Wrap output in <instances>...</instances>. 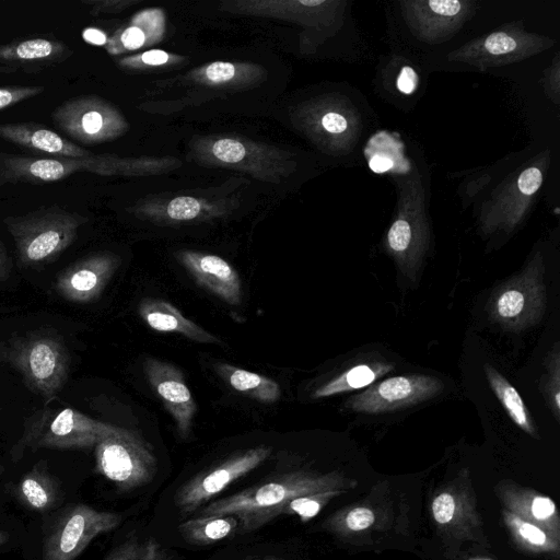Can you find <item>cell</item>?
I'll list each match as a JSON object with an SVG mask.
<instances>
[{
  "label": "cell",
  "mask_w": 560,
  "mask_h": 560,
  "mask_svg": "<svg viewBox=\"0 0 560 560\" xmlns=\"http://www.w3.org/2000/svg\"><path fill=\"white\" fill-rule=\"evenodd\" d=\"M355 486L354 479L338 471L293 470L205 504L194 516L232 515L238 521L237 533L246 534L281 515L283 506L298 497L332 490L348 491Z\"/></svg>",
  "instance_id": "1"
},
{
  "label": "cell",
  "mask_w": 560,
  "mask_h": 560,
  "mask_svg": "<svg viewBox=\"0 0 560 560\" xmlns=\"http://www.w3.org/2000/svg\"><path fill=\"white\" fill-rule=\"evenodd\" d=\"M0 363L19 372L27 389L45 405L57 398L70 372L65 340L52 331H30L1 342Z\"/></svg>",
  "instance_id": "2"
},
{
  "label": "cell",
  "mask_w": 560,
  "mask_h": 560,
  "mask_svg": "<svg viewBox=\"0 0 560 560\" xmlns=\"http://www.w3.org/2000/svg\"><path fill=\"white\" fill-rule=\"evenodd\" d=\"M85 221L84 217L57 205L3 219L13 238L21 268H35L55 261L72 245Z\"/></svg>",
  "instance_id": "3"
},
{
  "label": "cell",
  "mask_w": 560,
  "mask_h": 560,
  "mask_svg": "<svg viewBox=\"0 0 560 560\" xmlns=\"http://www.w3.org/2000/svg\"><path fill=\"white\" fill-rule=\"evenodd\" d=\"M120 429L70 407L45 406L25 419L22 434L11 448V459L16 463L27 451L42 448L89 450Z\"/></svg>",
  "instance_id": "4"
},
{
  "label": "cell",
  "mask_w": 560,
  "mask_h": 560,
  "mask_svg": "<svg viewBox=\"0 0 560 560\" xmlns=\"http://www.w3.org/2000/svg\"><path fill=\"white\" fill-rule=\"evenodd\" d=\"M121 518L83 503L66 506L44 534L40 560H75L96 537L118 527Z\"/></svg>",
  "instance_id": "5"
},
{
  "label": "cell",
  "mask_w": 560,
  "mask_h": 560,
  "mask_svg": "<svg viewBox=\"0 0 560 560\" xmlns=\"http://www.w3.org/2000/svg\"><path fill=\"white\" fill-rule=\"evenodd\" d=\"M95 470L119 491H130L152 481L158 460L152 447L133 431L120 429L94 446Z\"/></svg>",
  "instance_id": "6"
},
{
  "label": "cell",
  "mask_w": 560,
  "mask_h": 560,
  "mask_svg": "<svg viewBox=\"0 0 560 560\" xmlns=\"http://www.w3.org/2000/svg\"><path fill=\"white\" fill-rule=\"evenodd\" d=\"M546 307L544 270L536 265L500 285L489 299L492 320L509 330H521L537 323Z\"/></svg>",
  "instance_id": "7"
},
{
  "label": "cell",
  "mask_w": 560,
  "mask_h": 560,
  "mask_svg": "<svg viewBox=\"0 0 560 560\" xmlns=\"http://www.w3.org/2000/svg\"><path fill=\"white\" fill-rule=\"evenodd\" d=\"M271 447L259 445L240 451L201 471L178 488L174 503L182 515L194 514L228 486L260 466Z\"/></svg>",
  "instance_id": "8"
},
{
  "label": "cell",
  "mask_w": 560,
  "mask_h": 560,
  "mask_svg": "<svg viewBox=\"0 0 560 560\" xmlns=\"http://www.w3.org/2000/svg\"><path fill=\"white\" fill-rule=\"evenodd\" d=\"M438 532L456 541L474 540L487 546L482 521L476 509V497L468 474L441 488L430 505Z\"/></svg>",
  "instance_id": "9"
},
{
  "label": "cell",
  "mask_w": 560,
  "mask_h": 560,
  "mask_svg": "<svg viewBox=\"0 0 560 560\" xmlns=\"http://www.w3.org/2000/svg\"><path fill=\"white\" fill-rule=\"evenodd\" d=\"M441 380L423 374H407L383 380L353 396L346 407L360 413H383L411 407L443 392Z\"/></svg>",
  "instance_id": "10"
},
{
  "label": "cell",
  "mask_w": 560,
  "mask_h": 560,
  "mask_svg": "<svg viewBox=\"0 0 560 560\" xmlns=\"http://www.w3.org/2000/svg\"><path fill=\"white\" fill-rule=\"evenodd\" d=\"M118 266V257L112 254L90 255L57 275L55 291L68 302L91 303L100 298Z\"/></svg>",
  "instance_id": "11"
},
{
  "label": "cell",
  "mask_w": 560,
  "mask_h": 560,
  "mask_svg": "<svg viewBox=\"0 0 560 560\" xmlns=\"http://www.w3.org/2000/svg\"><path fill=\"white\" fill-rule=\"evenodd\" d=\"M143 370L150 386L173 417L178 435L188 438L197 405L182 371L172 363L155 358H147Z\"/></svg>",
  "instance_id": "12"
},
{
  "label": "cell",
  "mask_w": 560,
  "mask_h": 560,
  "mask_svg": "<svg viewBox=\"0 0 560 560\" xmlns=\"http://www.w3.org/2000/svg\"><path fill=\"white\" fill-rule=\"evenodd\" d=\"M92 158H35L0 152V185L25 183L42 185L96 168Z\"/></svg>",
  "instance_id": "13"
},
{
  "label": "cell",
  "mask_w": 560,
  "mask_h": 560,
  "mask_svg": "<svg viewBox=\"0 0 560 560\" xmlns=\"http://www.w3.org/2000/svg\"><path fill=\"white\" fill-rule=\"evenodd\" d=\"M55 126L73 140L91 143L109 133L110 112L92 96H77L58 105L51 113Z\"/></svg>",
  "instance_id": "14"
},
{
  "label": "cell",
  "mask_w": 560,
  "mask_h": 560,
  "mask_svg": "<svg viewBox=\"0 0 560 560\" xmlns=\"http://www.w3.org/2000/svg\"><path fill=\"white\" fill-rule=\"evenodd\" d=\"M178 260L196 283L230 305L242 302V283L236 270L215 255L183 252Z\"/></svg>",
  "instance_id": "15"
},
{
  "label": "cell",
  "mask_w": 560,
  "mask_h": 560,
  "mask_svg": "<svg viewBox=\"0 0 560 560\" xmlns=\"http://www.w3.org/2000/svg\"><path fill=\"white\" fill-rule=\"evenodd\" d=\"M494 493L505 510L560 540V515L551 498L511 480L500 481Z\"/></svg>",
  "instance_id": "16"
},
{
  "label": "cell",
  "mask_w": 560,
  "mask_h": 560,
  "mask_svg": "<svg viewBox=\"0 0 560 560\" xmlns=\"http://www.w3.org/2000/svg\"><path fill=\"white\" fill-rule=\"evenodd\" d=\"M0 138L52 158L83 159L89 155L74 142L36 122L0 124Z\"/></svg>",
  "instance_id": "17"
},
{
  "label": "cell",
  "mask_w": 560,
  "mask_h": 560,
  "mask_svg": "<svg viewBox=\"0 0 560 560\" xmlns=\"http://www.w3.org/2000/svg\"><path fill=\"white\" fill-rule=\"evenodd\" d=\"M393 517L390 509L364 500L331 514L323 525L337 536L350 538L368 532H384L392 526Z\"/></svg>",
  "instance_id": "18"
},
{
  "label": "cell",
  "mask_w": 560,
  "mask_h": 560,
  "mask_svg": "<svg viewBox=\"0 0 560 560\" xmlns=\"http://www.w3.org/2000/svg\"><path fill=\"white\" fill-rule=\"evenodd\" d=\"M138 312L143 322L153 330L179 334L203 343H222L218 337L185 317L167 301L147 298L140 302Z\"/></svg>",
  "instance_id": "19"
},
{
  "label": "cell",
  "mask_w": 560,
  "mask_h": 560,
  "mask_svg": "<svg viewBox=\"0 0 560 560\" xmlns=\"http://www.w3.org/2000/svg\"><path fill=\"white\" fill-rule=\"evenodd\" d=\"M18 500L26 508L46 513L61 500L59 481L50 474L46 460H39L26 471L15 488Z\"/></svg>",
  "instance_id": "20"
},
{
  "label": "cell",
  "mask_w": 560,
  "mask_h": 560,
  "mask_svg": "<svg viewBox=\"0 0 560 560\" xmlns=\"http://www.w3.org/2000/svg\"><path fill=\"white\" fill-rule=\"evenodd\" d=\"M71 55L65 43L49 38H28L0 46V62L4 65H51Z\"/></svg>",
  "instance_id": "21"
},
{
  "label": "cell",
  "mask_w": 560,
  "mask_h": 560,
  "mask_svg": "<svg viewBox=\"0 0 560 560\" xmlns=\"http://www.w3.org/2000/svg\"><path fill=\"white\" fill-rule=\"evenodd\" d=\"M488 384L511 420L524 432L538 438L536 423L517 389L493 366L485 365Z\"/></svg>",
  "instance_id": "22"
},
{
  "label": "cell",
  "mask_w": 560,
  "mask_h": 560,
  "mask_svg": "<svg viewBox=\"0 0 560 560\" xmlns=\"http://www.w3.org/2000/svg\"><path fill=\"white\" fill-rule=\"evenodd\" d=\"M217 372L235 390L248 395L258 401L269 404L280 398L281 389L279 384L267 376L226 363L218 364Z\"/></svg>",
  "instance_id": "23"
},
{
  "label": "cell",
  "mask_w": 560,
  "mask_h": 560,
  "mask_svg": "<svg viewBox=\"0 0 560 560\" xmlns=\"http://www.w3.org/2000/svg\"><path fill=\"white\" fill-rule=\"evenodd\" d=\"M502 518L513 541L522 550L532 553L559 555L560 540L539 526L516 516L505 509L502 510Z\"/></svg>",
  "instance_id": "24"
},
{
  "label": "cell",
  "mask_w": 560,
  "mask_h": 560,
  "mask_svg": "<svg viewBox=\"0 0 560 560\" xmlns=\"http://www.w3.org/2000/svg\"><path fill=\"white\" fill-rule=\"evenodd\" d=\"M393 369L392 364L385 362L354 365L318 387L313 397L324 398L366 387Z\"/></svg>",
  "instance_id": "25"
},
{
  "label": "cell",
  "mask_w": 560,
  "mask_h": 560,
  "mask_svg": "<svg viewBox=\"0 0 560 560\" xmlns=\"http://www.w3.org/2000/svg\"><path fill=\"white\" fill-rule=\"evenodd\" d=\"M238 521L232 515L195 516L178 525L182 537L195 545H209L237 533Z\"/></svg>",
  "instance_id": "26"
},
{
  "label": "cell",
  "mask_w": 560,
  "mask_h": 560,
  "mask_svg": "<svg viewBox=\"0 0 560 560\" xmlns=\"http://www.w3.org/2000/svg\"><path fill=\"white\" fill-rule=\"evenodd\" d=\"M166 552L153 537H130L116 546L103 560H166Z\"/></svg>",
  "instance_id": "27"
},
{
  "label": "cell",
  "mask_w": 560,
  "mask_h": 560,
  "mask_svg": "<svg viewBox=\"0 0 560 560\" xmlns=\"http://www.w3.org/2000/svg\"><path fill=\"white\" fill-rule=\"evenodd\" d=\"M343 492L347 491L332 490L298 497L283 506L281 515H296L301 522H307L316 516L330 500Z\"/></svg>",
  "instance_id": "28"
},
{
  "label": "cell",
  "mask_w": 560,
  "mask_h": 560,
  "mask_svg": "<svg viewBox=\"0 0 560 560\" xmlns=\"http://www.w3.org/2000/svg\"><path fill=\"white\" fill-rule=\"evenodd\" d=\"M559 352L556 348V353L551 355V361L548 364V375L545 377V395L549 400L550 408L553 411L555 417L559 420Z\"/></svg>",
  "instance_id": "29"
},
{
  "label": "cell",
  "mask_w": 560,
  "mask_h": 560,
  "mask_svg": "<svg viewBox=\"0 0 560 560\" xmlns=\"http://www.w3.org/2000/svg\"><path fill=\"white\" fill-rule=\"evenodd\" d=\"M44 86L5 85L0 86V110L11 107L22 101L37 96L44 92Z\"/></svg>",
  "instance_id": "30"
},
{
  "label": "cell",
  "mask_w": 560,
  "mask_h": 560,
  "mask_svg": "<svg viewBox=\"0 0 560 560\" xmlns=\"http://www.w3.org/2000/svg\"><path fill=\"white\" fill-rule=\"evenodd\" d=\"M200 203L191 197H178L167 206V214L174 220H190L200 212Z\"/></svg>",
  "instance_id": "31"
},
{
  "label": "cell",
  "mask_w": 560,
  "mask_h": 560,
  "mask_svg": "<svg viewBox=\"0 0 560 560\" xmlns=\"http://www.w3.org/2000/svg\"><path fill=\"white\" fill-rule=\"evenodd\" d=\"M212 152L217 159L226 163L240 162L246 154L244 145L233 139L218 140L212 147Z\"/></svg>",
  "instance_id": "32"
},
{
  "label": "cell",
  "mask_w": 560,
  "mask_h": 560,
  "mask_svg": "<svg viewBox=\"0 0 560 560\" xmlns=\"http://www.w3.org/2000/svg\"><path fill=\"white\" fill-rule=\"evenodd\" d=\"M485 47L490 54L501 55L514 50L516 42L505 33H493L486 38Z\"/></svg>",
  "instance_id": "33"
},
{
  "label": "cell",
  "mask_w": 560,
  "mask_h": 560,
  "mask_svg": "<svg viewBox=\"0 0 560 560\" xmlns=\"http://www.w3.org/2000/svg\"><path fill=\"white\" fill-rule=\"evenodd\" d=\"M541 182V172L537 167H529L520 175L517 186L524 195H533L540 187Z\"/></svg>",
  "instance_id": "34"
},
{
  "label": "cell",
  "mask_w": 560,
  "mask_h": 560,
  "mask_svg": "<svg viewBox=\"0 0 560 560\" xmlns=\"http://www.w3.org/2000/svg\"><path fill=\"white\" fill-rule=\"evenodd\" d=\"M235 68L230 62H213L206 68V75L212 82H224L233 78Z\"/></svg>",
  "instance_id": "35"
},
{
  "label": "cell",
  "mask_w": 560,
  "mask_h": 560,
  "mask_svg": "<svg viewBox=\"0 0 560 560\" xmlns=\"http://www.w3.org/2000/svg\"><path fill=\"white\" fill-rule=\"evenodd\" d=\"M418 83V75L411 67H404L397 79V88L405 94H411Z\"/></svg>",
  "instance_id": "36"
},
{
  "label": "cell",
  "mask_w": 560,
  "mask_h": 560,
  "mask_svg": "<svg viewBox=\"0 0 560 560\" xmlns=\"http://www.w3.org/2000/svg\"><path fill=\"white\" fill-rule=\"evenodd\" d=\"M431 11L443 15V16H453L456 15L460 11L462 3L457 0H431L428 2Z\"/></svg>",
  "instance_id": "37"
},
{
  "label": "cell",
  "mask_w": 560,
  "mask_h": 560,
  "mask_svg": "<svg viewBox=\"0 0 560 560\" xmlns=\"http://www.w3.org/2000/svg\"><path fill=\"white\" fill-rule=\"evenodd\" d=\"M120 39L127 49H137L142 46L145 37L139 27L131 26L121 34Z\"/></svg>",
  "instance_id": "38"
},
{
  "label": "cell",
  "mask_w": 560,
  "mask_h": 560,
  "mask_svg": "<svg viewBox=\"0 0 560 560\" xmlns=\"http://www.w3.org/2000/svg\"><path fill=\"white\" fill-rule=\"evenodd\" d=\"M323 127L332 133H339L346 130L347 121L343 116L337 113H328L322 119Z\"/></svg>",
  "instance_id": "39"
},
{
  "label": "cell",
  "mask_w": 560,
  "mask_h": 560,
  "mask_svg": "<svg viewBox=\"0 0 560 560\" xmlns=\"http://www.w3.org/2000/svg\"><path fill=\"white\" fill-rule=\"evenodd\" d=\"M12 268V259L8 255L3 243L0 241V282H3L10 278Z\"/></svg>",
  "instance_id": "40"
},
{
  "label": "cell",
  "mask_w": 560,
  "mask_h": 560,
  "mask_svg": "<svg viewBox=\"0 0 560 560\" xmlns=\"http://www.w3.org/2000/svg\"><path fill=\"white\" fill-rule=\"evenodd\" d=\"M369 166L375 173H384L392 168L393 161L384 155H375L370 160Z\"/></svg>",
  "instance_id": "41"
},
{
  "label": "cell",
  "mask_w": 560,
  "mask_h": 560,
  "mask_svg": "<svg viewBox=\"0 0 560 560\" xmlns=\"http://www.w3.org/2000/svg\"><path fill=\"white\" fill-rule=\"evenodd\" d=\"M167 59V54L159 49L149 50L142 55V61L148 65H162L165 63Z\"/></svg>",
  "instance_id": "42"
},
{
  "label": "cell",
  "mask_w": 560,
  "mask_h": 560,
  "mask_svg": "<svg viewBox=\"0 0 560 560\" xmlns=\"http://www.w3.org/2000/svg\"><path fill=\"white\" fill-rule=\"evenodd\" d=\"M82 37L92 45H103L106 43V35L100 30L92 27L84 30Z\"/></svg>",
  "instance_id": "43"
},
{
  "label": "cell",
  "mask_w": 560,
  "mask_h": 560,
  "mask_svg": "<svg viewBox=\"0 0 560 560\" xmlns=\"http://www.w3.org/2000/svg\"><path fill=\"white\" fill-rule=\"evenodd\" d=\"M301 4L303 5H308V7H315V5H319L322 3H324V1H304V0H301L300 1Z\"/></svg>",
  "instance_id": "44"
},
{
  "label": "cell",
  "mask_w": 560,
  "mask_h": 560,
  "mask_svg": "<svg viewBox=\"0 0 560 560\" xmlns=\"http://www.w3.org/2000/svg\"><path fill=\"white\" fill-rule=\"evenodd\" d=\"M9 539V535L7 532L0 530V546L5 544Z\"/></svg>",
  "instance_id": "45"
},
{
  "label": "cell",
  "mask_w": 560,
  "mask_h": 560,
  "mask_svg": "<svg viewBox=\"0 0 560 560\" xmlns=\"http://www.w3.org/2000/svg\"><path fill=\"white\" fill-rule=\"evenodd\" d=\"M264 560H281V559L278 557H275V556H267L264 558Z\"/></svg>",
  "instance_id": "46"
},
{
  "label": "cell",
  "mask_w": 560,
  "mask_h": 560,
  "mask_svg": "<svg viewBox=\"0 0 560 560\" xmlns=\"http://www.w3.org/2000/svg\"><path fill=\"white\" fill-rule=\"evenodd\" d=\"M5 468L4 466L0 465V476L4 472Z\"/></svg>",
  "instance_id": "47"
},
{
  "label": "cell",
  "mask_w": 560,
  "mask_h": 560,
  "mask_svg": "<svg viewBox=\"0 0 560 560\" xmlns=\"http://www.w3.org/2000/svg\"><path fill=\"white\" fill-rule=\"evenodd\" d=\"M470 560H491V559H487V558H475V559H470Z\"/></svg>",
  "instance_id": "48"
},
{
  "label": "cell",
  "mask_w": 560,
  "mask_h": 560,
  "mask_svg": "<svg viewBox=\"0 0 560 560\" xmlns=\"http://www.w3.org/2000/svg\"><path fill=\"white\" fill-rule=\"evenodd\" d=\"M0 411H1V406H0Z\"/></svg>",
  "instance_id": "49"
}]
</instances>
